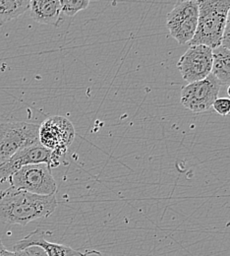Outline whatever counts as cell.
I'll return each mask as SVG.
<instances>
[{
	"label": "cell",
	"instance_id": "10",
	"mask_svg": "<svg viewBox=\"0 0 230 256\" xmlns=\"http://www.w3.org/2000/svg\"><path fill=\"white\" fill-rule=\"evenodd\" d=\"M32 246L40 248L47 256H82V254L64 244L50 242L45 238V232L36 228L13 246L14 252L25 250Z\"/></svg>",
	"mask_w": 230,
	"mask_h": 256
},
{
	"label": "cell",
	"instance_id": "6",
	"mask_svg": "<svg viewBox=\"0 0 230 256\" xmlns=\"http://www.w3.org/2000/svg\"><path fill=\"white\" fill-rule=\"evenodd\" d=\"M198 17L196 0H179L166 17L170 36L179 44L190 42L197 30Z\"/></svg>",
	"mask_w": 230,
	"mask_h": 256
},
{
	"label": "cell",
	"instance_id": "14",
	"mask_svg": "<svg viewBox=\"0 0 230 256\" xmlns=\"http://www.w3.org/2000/svg\"><path fill=\"white\" fill-rule=\"evenodd\" d=\"M62 13L66 16L73 17L78 12L85 10L89 4L90 0H59Z\"/></svg>",
	"mask_w": 230,
	"mask_h": 256
},
{
	"label": "cell",
	"instance_id": "9",
	"mask_svg": "<svg viewBox=\"0 0 230 256\" xmlns=\"http://www.w3.org/2000/svg\"><path fill=\"white\" fill-rule=\"evenodd\" d=\"M177 68L187 83L207 78L212 73L213 48L204 44H192L180 58Z\"/></svg>",
	"mask_w": 230,
	"mask_h": 256
},
{
	"label": "cell",
	"instance_id": "8",
	"mask_svg": "<svg viewBox=\"0 0 230 256\" xmlns=\"http://www.w3.org/2000/svg\"><path fill=\"white\" fill-rule=\"evenodd\" d=\"M47 164L51 168L60 164V160L54 156L52 151L43 147L40 143L26 147L4 164H0V182H6L16 172L28 164Z\"/></svg>",
	"mask_w": 230,
	"mask_h": 256
},
{
	"label": "cell",
	"instance_id": "13",
	"mask_svg": "<svg viewBox=\"0 0 230 256\" xmlns=\"http://www.w3.org/2000/svg\"><path fill=\"white\" fill-rule=\"evenodd\" d=\"M30 8V0H0V27L18 18Z\"/></svg>",
	"mask_w": 230,
	"mask_h": 256
},
{
	"label": "cell",
	"instance_id": "1",
	"mask_svg": "<svg viewBox=\"0 0 230 256\" xmlns=\"http://www.w3.org/2000/svg\"><path fill=\"white\" fill-rule=\"evenodd\" d=\"M58 205L56 195H37L9 188L0 192V222L26 224L50 216Z\"/></svg>",
	"mask_w": 230,
	"mask_h": 256
},
{
	"label": "cell",
	"instance_id": "19",
	"mask_svg": "<svg viewBox=\"0 0 230 256\" xmlns=\"http://www.w3.org/2000/svg\"><path fill=\"white\" fill-rule=\"evenodd\" d=\"M82 256H105L104 254H102L101 252H99L98 250H89L87 252H85L84 254H82Z\"/></svg>",
	"mask_w": 230,
	"mask_h": 256
},
{
	"label": "cell",
	"instance_id": "4",
	"mask_svg": "<svg viewBox=\"0 0 230 256\" xmlns=\"http://www.w3.org/2000/svg\"><path fill=\"white\" fill-rule=\"evenodd\" d=\"M39 126L29 122H4L0 124V164L20 150L39 143Z\"/></svg>",
	"mask_w": 230,
	"mask_h": 256
},
{
	"label": "cell",
	"instance_id": "11",
	"mask_svg": "<svg viewBox=\"0 0 230 256\" xmlns=\"http://www.w3.org/2000/svg\"><path fill=\"white\" fill-rule=\"evenodd\" d=\"M31 17L39 24L58 26L61 19L59 0H30Z\"/></svg>",
	"mask_w": 230,
	"mask_h": 256
},
{
	"label": "cell",
	"instance_id": "5",
	"mask_svg": "<svg viewBox=\"0 0 230 256\" xmlns=\"http://www.w3.org/2000/svg\"><path fill=\"white\" fill-rule=\"evenodd\" d=\"M75 138V129L70 120L60 116L46 118L38 129L39 143L52 151L61 160Z\"/></svg>",
	"mask_w": 230,
	"mask_h": 256
},
{
	"label": "cell",
	"instance_id": "18",
	"mask_svg": "<svg viewBox=\"0 0 230 256\" xmlns=\"http://www.w3.org/2000/svg\"><path fill=\"white\" fill-rule=\"evenodd\" d=\"M27 250H29L31 256H47L40 248H37V246H32Z\"/></svg>",
	"mask_w": 230,
	"mask_h": 256
},
{
	"label": "cell",
	"instance_id": "15",
	"mask_svg": "<svg viewBox=\"0 0 230 256\" xmlns=\"http://www.w3.org/2000/svg\"><path fill=\"white\" fill-rule=\"evenodd\" d=\"M214 110L221 116H227L230 114V98H218L213 104Z\"/></svg>",
	"mask_w": 230,
	"mask_h": 256
},
{
	"label": "cell",
	"instance_id": "20",
	"mask_svg": "<svg viewBox=\"0 0 230 256\" xmlns=\"http://www.w3.org/2000/svg\"><path fill=\"white\" fill-rule=\"evenodd\" d=\"M2 246H4V244H2V240H1V238H0V248H1Z\"/></svg>",
	"mask_w": 230,
	"mask_h": 256
},
{
	"label": "cell",
	"instance_id": "3",
	"mask_svg": "<svg viewBox=\"0 0 230 256\" xmlns=\"http://www.w3.org/2000/svg\"><path fill=\"white\" fill-rule=\"evenodd\" d=\"M47 164H28L10 176V188L37 195H52L57 192V184Z\"/></svg>",
	"mask_w": 230,
	"mask_h": 256
},
{
	"label": "cell",
	"instance_id": "7",
	"mask_svg": "<svg viewBox=\"0 0 230 256\" xmlns=\"http://www.w3.org/2000/svg\"><path fill=\"white\" fill-rule=\"evenodd\" d=\"M221 87L220 81L211 73L207 78L189 83L182 88L181 104L196 114L209 110L219 98Z\"/></svg>",
	"mask_w": 230,
	"mask_h": 256
},
{
	"label": "cell",
	"instance_id": "2",
	"mask_svg": "<svg viewBox=\"0 0 230 256\" xmlns=\"http://www.w3.org/2000/svg\"><path fill=\"white\" fill-rule=\"evenodd\" d=\"M199 10L197 30L189 42L204 44L211 48L222 46L226 29L230 0H196Z\"/></svg>",
	"mask_w": 230,
	"mask_h": 256
},
{
	"label": "cell",
	"instance_id": "17",
	"mask_svg": "<svg viewBox=\"0 0 230 256\" xmlns=\"http://www.w3.org/2000/svg\"><path fill=\"white\" fill-rule=\"evenodd\" d=\"M0 256H31L28 250H21V252H10L5 246L0 248Z\"/></svg>",
	"mask_w": 230,
	"mask_h": 256
},
{
	"label": "cell",
	"instance_id": "12",
	"mask_svg": "<svg viewBox=\"0 0 230 256\" xmlns=\"http://www.w3.org/2000/svg\"><path fill=\"white\" fill-rule=\"evenodd\" d=\"M212 74L222 85L230 84V50L220 46L213 50Z\"/></svg>",
	"mask_w": 230,
	"mask_h": 256
},
{
	"label": "cell",
	"instance_id": "21",
	"mask_svg": "<svg viewBox=\"0 0 230 256\" xmlns=\"http://www.w3.org/2000/svg\"><path fill=\"white\" fill-rule=\"evenodd\" d=\"M228 94H229V96H230V86H229V89H228Z\"/></svg>",
	"mask_w": 230,
	"mask_h": 256
},
{
	"label": "cell",
	"instance_id": "16",
	"mask_svg": "<svg viewBox=\"0 0 230 256\" xmlns=\"http://www.w3.org/2000/svg\"><path fill=\"white\" fill-rule=\"evenodd\" d=\"M222 46H224L225 48L230 50V9L229 15H228L226 29H225V32H224V36H223Z\"/></svg>",
	"mask_w": 230,
	"mask_h": 256
}]
</instances>
